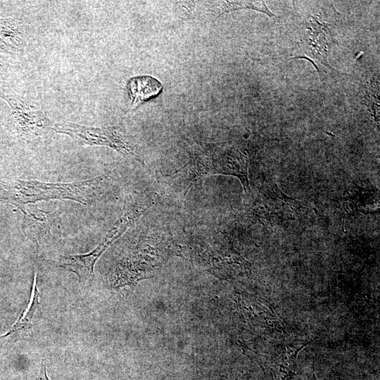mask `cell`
Segmentation results:
<instances>
[{"label": "cell", "instance_id": "obj_10", "mask_svg": "<svg viewBox=\"0 0 380 380\" xmlns=\"http://www.w3.org/2000/svg\"><path fill=\"white\" fill-rule=\"evenodd\" d=\"M131 99L129 110H134L143 102L158 96L163 89L162 84L149 75L132 77L127 83Z\"/></svg>", "mask_w": 380, "mask_h": 380}, {"label": "cell", "instance_id": "obj_15", "mask_svg": "<svg viewBox=\"0 0 380 380\" xmlns=\"http://www.w3.org/2000/svg\"><path fill=\"white\" fill-rule=\"evenodd\" d=\"M34 380H50L46 374V364L44 360L42 361L39 373Z\"/></svg>", "mask_w": 380, "mask_h": 380}, {"label": "cell", "instance_id": "obj_8", "mask_svg": "<svg viewBox=\"0 0 380 380\" xmlns=\"http://www.w3.org/2000/svg\"><path fill=\"white\" fill-rule=\"evenodd\" d=\"M4 99L11 107L15 129L25 140L31 141L52 129L53 124L43 110L20 100Z\"/></svg>", "mask_w": 380, "mask_h": 380}, {"label": "cell", "instance_id": "obj_7", "mask_svg": "<svg viewBox=\"0 0 380 380\" xmlns=\"http://www.w3.org/2000/svg\"><path fill=\"white\" fill-rule=\"evenodd\" d=\"M331 26L312 15L303 26V39L298 44L305 53L301 58L310 60L317 68L319 64L331 68L327 62L329 45L332 42Z\"/></svg>", "mask_w": 380, "mask_h": 380}, {"label": "cell", "instance_id": "obj_1", "mask_svg": "<svg viewBox=\"0 0 380 380\" xmlns=\"http://www.w3.org/2000/svg\"><path fill=\"white\" fill-rule=\"evenodd\" d=\"M248 160L246 153L228 145L201 148L190 157L181 170H185L190 185L211 175H226L236 177L244 192L249 190L248 174Z\"/></svg>", "mask_w": 380, "mask_h": 380}, {"label": "cell", "instance_id": "obj_14", "mask_svg": "<svg viewBox=\"0 0 380 380\" xmlns=\"http://www.w3.org/2000/svg\"><path fill=\"white\" fill-rule=\"evenodd\" d=\"M224 5L226 6L222 13L229 12L238 9L248 8L266 13L269 16H275L264 3V1H224Z\"/></svg>", "mask_w": 380, "mask_h": 380}, {"label": "cell", "instance_id": "obj_4", "mask_svg": "<svg viewBox=\"0 0 380 380\" xmlns=\"http://www.w3.org/2000/svg\"><path fill=\"white\" fill-rule=\"evenodd\" d=\"M100 176L74 183H44L38 181L20 182L18 188L23 203L49 199H71L87 204L94 197L106 180Z\"/></svg>", "mask_w": 380, "mask_h": 380}, {"label": "cell", "instance_id": "obj_16", "mask_svg": "<svg viewBox=\"0 0 380 380\" xmlns=\"http://www.w3.org/2000/svg\"><path fill=\"white\" fill-rule=\"evenodd\" d=\"M311 380H318V379L316 378V376H315L314 372H313V373H312V379H311Z\"/></svg>", "mask_w": 380, "mask_h": 380}, {"label": "cell", "instance_id": "obj_12", "mask_svg": "<svg viewBox=\"0 0 380 380\" xmlns=\"http://www.w3.org/2000/svg\"><path fill=\"white\" fill-rule=\"evenodd\" d=\"M357 186L352 195L348 196L346 199L348 210L352 212L360 211V213L376 210L379 207V191L373 192L371 189Z\"/></svg>", "mask_w": 380, "mask_h": 380}, {"label": "cell", "instance_id": "obj_3", "mask_svg": "<svg viewBox=\"0 0 380 380\" xmlns=\"http://www.w3.org/2000/svg\"><path fill=\"white\" fill-rule=\"evenodd\" d=\"M52 129L70 136L78 143L88 146L110 147L126 158L144 164L132 138L118 127H94L71 122L53 124Z\"/></svg>", "mask_w": 380, "mask_h": 380}, {"label": "cell", "instance_id": "obj_13", "mask_svg": "<svg viewBox=\"0 0 380 380\" xmlns=\"http://www.w3.org/2000/svg\"><path fill=\"white\" fill-rule=\"evenodd\" d=\"M22 45L23 34L20 25L11 19H0V46L15 51Z\"/></svg>", "mask_w": 380, "mask_h": 380}, {"label": "cell", "instance_id": "obj_2", "mask_svg": "<svg viewBox=\"0 0 380 380\" xmlns=\"http://www.w3.org/2000/svg\"><path fill=\"white\" fill-rule=\"evenodd\" d=\"M148 208V205L144 200H134L129 197L125 202L120 217L94 250L86 254L61 256L59 260L53 262L75 273L80 284H87L94 277V267L99 258Z\"/></svg>", "mask_w": 380, "mask_h": 380}, {"label": "cell", "instance_id": "obj_9", "mask_svg": "<svg viewBox=\"0 0 380 380\" xmlns=\"http://www.w3.org/2000/svg\"><path fill=\"white\" fill-rule=\"evenodd\" d=\"M37 271L34 274L33 285L30 298L27 307L22 311L19 318L11 329L0 336V340L15 341L31 336L32 333V321L37 310L39 308L40 293L37 289Z\"/></svg>", "mask_w": 380, "mask_h": 380}, {"label": "cell", "instance_id": "obj_11", "mask_svg": "<svg viewBox=\"0 0 380 380\" xmlns=\"http://www.w3.org/2000/svg\"><path fill=\"white\" fill-rule=\"evenodd\" d=\"M30 212L25 211L26 229L30 238L38 245L49 231L53 218L50 213L36 207H31Z\"/></svg>", "mask_w": 380, "mask_h": 380}, {"label": "cell", "instance_id": "obj_6", "mask_svg": "<svg viewBox=\"0 0 380 380\" xmlns=\"http://www.w3.org/2000/svg\"><path fill=\"white\" fill-rule=\"evenodd\" d=\"M310 342L273 345L264 350L258 362L272 380H289L298 371V353Z\"/></svg>", "mask_w": 380, "mask_h": 380}, {"label": "cell", "instance_id": "obj_5", "mask_svg": "<svg viewBox=\"0 0 380 380\" xmlns=\"http://www.w3.org/2000/svg\"><path fill=\"white\" fill-rule=\"evenodd\" d=\"M254 214L263 224L281 225L293 220L300 208V203L286 196L277 186L263 189L254 203Z\"/></svg>", "mask_w": 380, "mask_h": 380}]
</instances>
